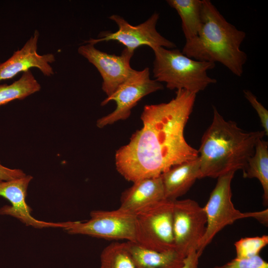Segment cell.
I'll list each match as a JSON object with an SVG mask.
<instances>
[{
	"instance_id": "6da1fadb",
	"label": "cell",
	"mask_w": 268,
	"mask_h": 268,
	"mask_svg": "<svg viewBox=\"0 0 268 268\" xmlns=\"http://www.w3.org/2000/svg\"><path fill=\"white\" fill-rule=\"evenodd\" d=\"M196 94L177 90L168 102L144 106L142 127L116 152V169L126 180L134 183L159 177L172 167L199 157L198 150L184 136Z\"/></svg>"
},
{
	"instance_id": "7a4b0ae2",
	"label": "cell",
	"mask_w": 268,
	"mask_h": 268,
	"mask_svg": "<svg viewBox=\"0 0 268 268\" xmlns=\"http://www.w3.org/2000/svg\"><path fill=\"white\" fill-rule=\"evenodd\" d=\"M264 131H247L226 121L213 106L211 124L203 134L198 150L201 178H217L245 168Z\"/></svg>"
},
{
	"instance_id": "3957f363",
	"label": "cell",
	"mask_w": 268,
	"mask_h": 268,
	"mask_svg": "<svg viewBox=\"0 0 268 268\" xmlns=\"http://www.w3.org/2000/svg\"><path fill=\"white\" fill-rule=\"evenodd\" d=\"M202 22L197 36L186 41L183 54L197 61L219 63L241 77L247 60L240 49L246 33L228 22L209 0H202Z\"/></svg>"
},
{
	"instance_id": "277c9868",
	"label": "cell",
	"mask_w": 268,
	"mask_h": 268,
	"mask_svg": "<svg viewBox=\"0 0 268 268\" xmlns=\"http://www.w3.org/2000/svg\"><path fill=\"white\" fill-rule=\"evenodd\" d=\"M155 79L170 90L184 89L197 94L216 80L207 74L215 64L191 59L178 49L157 47L153 50Z\"/></svg>"
},
{
	"instance_id": "5b68a950",
	"label": "cell",
	"mask_w": 268,
	"mask_h": 268,
	"mask_svg": "<svg viewBox=\"0 0 268 268\" xmlns=\"http://www.w3.org/2000/svg\"><path fill=\"white\" fill-rule=\"evenodd\" d=\"M234 174L235 172L232 171L217 178L216 185L203 207L206 217V227L197 251L200 256L219 231L237 220L253 217L267 225L268 209L260 211L242 212L235 208L231 200V188Z\"/></svg>"
},
{
	"instance_id": "8992f818",
	"label": "cell",
	"mask_w": 268,
	"mask_h": 268,
	"mask_svg": "<svg viewBox=\"0 0 268 268\" xmlns=\"http://www.w3.org/2000/svg\"><path fill=\"white\" fill-rule=\"evenodd\" d=\"M174 201L165 199L134 214L136 240L134 242L159 252L175 250L173 232Z\"/></svg>"
},
{
	"instance_id": "52a82bcc",
	"label": "cell",
	"mask_w": 268,
	"mask_h": 268,
	"mask_svg": "<svg viewBox=\"0 0 268 268\" xmlns=\"http://www.w3.org/2000/svg\"><path fill=\"white\" fill-rule=\"evenodd\" d=\"M85 222L67 221L64 228L70 234H82L109 240L135 242V218L134 214L118 208L95 210Z\"/></svg>"
},
{
	"instance_id": "ba28073f",
	"label": "cell",
	"mask_w": 268,
	"mask_h": 268,
	"mask_svg": "<svg viewBox=\"0 0 268 268\" xmlns=\"http://www.w3.org/2000/svg\"><path fill=\"white\" fill-rule=\"evenodd\" d=\"M163 89L161 83L150 78L148 67L141 70L134 69L126 80L101 102V106H103L114 101L116 108L111 113L99 119L96 126L102 128L118 121L126 120L132 109L143 97Z\"/></svg>"
},
{
	"instance_id": "9c48e42d",
	"label": "cell",
	"mask_w": 268,
	"mask_h": 268,
	"mask_svg": "<svg viewBox=\"0 0 268 268\" xmlns=\"http://www.w3.org/2000/svg\"><path fill=\"white\" fill-rule=\"evenodd\" d=\"M206 227L203 207L189 199L174 201L173 232L175 250L177 252L185 258L192 252H197Z\"/></svg>"
},
{
	"instance_id": "30bf717a",
	"label": "cell",
	"mask_w": 268,
	"mask_h": 268,
	"mask_svg": "<svg viewBox=\"0 0 268 268\" xmlns=\"http://www.w3.org/2000/svg\"><path fill=\"white\" fill-rule=\"evenodd\" d=\"M109 18L117 24L118 30L115 32H103L98 38H91L85 43L95 45L101 42L117 41L133 53L142 46H148L152 50L160 47L167 49H174L176 47L173 42L162 36L157 31L156 27L159 18V14L157 13H154L146 21L137 25H131L123 17L117 14H113Z\"/></svg>"
},
{
	"instance_id": "8fae6325",
	"label": "cell",
	"mask_w": 268,
	"mask_h": 268,
	"mask_svg": "<svg viewBox=\"0 0 268 268\" xmlns=\"http://www.w3.org/2000/svg\"><path fill=\"white\" fill-rule=\"evenodd\" d=\"M77 52L99 72L103 80L102 89L107 97L112 94L134 70L130 61L134 53L126 48L117 56L101 51L94 45L86 43L79 46Z\"/></svg>"
},
{
	"instance_id": "7c38bea8",
	"label": "cell",
	"mask_w": 268,
	"mask_h": 268,
	"mask_svg": "<svg viewBox=\"0 0 268 268\" xmlns=\"http://www.w3.org/2000/svg\"><path fill=\"white\" fill-rule=\"evenodd\" d=\"M32 179V176L26 175L19 178L0 182V196L7 200L11 203L10 205L2 207L0 209V214L13 216L26 225L35 228H64L67 222H45L36 219L31 215L32 209L27 204L26 197L28 185Z\"/></svg>"
},
{
	"instance_id": "4fadbf2b",
	"label": "cell",
	"mask_w": 268,
	"mask_h": 268,
	"mask_svg": "<svg viewBox=\"0 0 268 268\" xmlns=\"http://www.w3.org/2000/svg\"><path fill=\"white\" fill-rule=\"evenodd\" d=\"M39 33L35 30L23 47L15 51L5 62L0 63V81L11 79L21 72L36 67L46 76H51L54 71L51 64L56 61L52 53L40 55L37 52Z\"/></svg>"
},
{
	"instance_id": "5bb4252c",
	"label": "cell",
	"mask_w": 268,
	"mask_h": 268,
	"mask_svg": "<svg viewBox=\"0 0 268 268\" xmlns=\"http://www.w3.org/2000/svg\"><path fill=\"white\" fill-rule=\"evenodd\" d=\"M166 199L161 176L141 179L124 191L118 208L134 214L141 209Z\"/></svg>"
},
{
	"instance_id": "9a60e30c",
	"label": "cell",
	"mask_w": 268,
	"mask_h": 268,
	"mask_svg": "<svg viewBox=\"0 0 268 268\" xmlns=\"http://www.w3.org/2000/svg\"><path fill=\"white\" fill-rule=\"evenodd\" d=\"M165 198L172 200L185 195L201 179L200 161L196 159L176 165L161 175Z\"/></svg>"
},
{
	"instance_id": "2e32d148",
	"label": "cell",
	"mask_w": 268,
	"mask_h": 268,
	"mask_svg": "<svg viewBox=\"0 0 268 268\" xmlns=\"http://www.w3.org/2000/svg\"><path fill=\"white\" fill-rule=\"evenodd\" d=\"M126 243L138 268H180L184 264L185 258L175 250L159 252L134 242Z\"/></svg>"
},
{
	"instance_id": "e0dca14e",
	"label": "cell",
	"mask_w": 268,
	"mask_h": 268,
	"mask_svg": "<svg viewBox=\"0 0 268 268\" xmlns=\"http://www.w3.org/2000/svg\"><path fill=\"white\" fill-rule=\"evenodd\" d=\"M181 19L182 28L186 41L197 36L202 25V0H167Z\"/></svg>"
},
{
	"instance_id": "ac0fdd59",
	"label": "cell",
	"mask_w": 268,
	"mask_h": 268,
	"mask_svg": "<svg viewBox=\"0 0 268 268\" xmlns=\"http://www.w3.org/2000/svg\"><path fill=\"white\" fill-rule=\"evenodd\" d=\"M243 171L244 178H256L260 181L263 190V204L268 206V142L267 141L263 138L258 141L254 153Z\"/></svg>"
},
{
	"instance_id": "d6986e66",
	"label": "cell",
	"mask_w": 268,
	"mask_h": 268,
	"mask_svg": "<svg viewBox=\"0 0 268 268\" xmlns=\"http://www.w3.org/2000/svg\"><path fill=\"white\" fill-rule=\"evenodd\" d=\"M41 86L30 70L10 84L0 85V106L14 100H22L40 91Z\"/></svg>"
},
{
	"instance_id": "ffe728a7",
	"label": "cell",
	"mask_w": 268,
	"mask_h": 268,
	"mask_svg": "<svg viewBox=\"0 0 268 268\" xmlns=\"http://www.w3.org/2000/svg\"><path fill=\"white\" fill-rule=\"evenodd\" d=\"M100 268H138L126 242H114L106 246L100 256Z\"/></svg>"
},
{
	"instance_id": "44dd1931",
	"label": "cell",
	"mask_w": 268,
	"mask_h": 268,
	"mask_svg": "<svg viewBox=\"0 0 268 268\" xmlns=\"http://www.w3.org/2000/svg\"><path fill=\"white\" fill-rule=\"evenodd\" d=\"M268 244V236L242 238L235 244L236 258H248L259 255Z\"/></svg>"
},
{
	"instance_id": "7402d4cb",
	"label": "cell",
	"mask_w": 268,
	"mask_h": 268,
	"mask_svg": "<svg viewBox=\"0 0 268 268\" xmlns=\"http://www.w3.org/2000/svg\"><path fill=\"white\" fill-rule=\"evenodd\" d=\"M213 268H268V263L259 255L248 258H235Z\"/></svg>"
},
{
	"instance_id": "603a6c76",
	"label": "cell",
	"mask_w": 268,
	"mask_h": 268,
	"mask_svg": "<svg viewBox=\"0 0 268 268\" xmlns=\"http://www.w3.org/2000/svg\"><path fill=\"white\" fill-rule=\"evenodd\" d=\"M244 96L256 110L260 119L266 135L268 134V111L258 100L256 96L248 90L243 91Z\"/></svg>"
},
{
	"instance_id": "cb8c5ba5",
	"label": "cell",
	"mask_w": 268,
	"mask_h": 268,
	"mask_svg": "<svg viewBox=\"0 0 268 268\" xmlns=\"http://www.w3.org/2000/svg\"><path fill=\"white\" fill-rule=\"evenodd\" d=\"M25 175L26 174L22 170L8 168L0 162V182L11 180Z\"/></svg>"
},
{
	"instance_id": "d4e9b609",
	"label": "cell",
	"mask_w": 268,
	"mask_h": 268,
	"mask_svg": "<svg viewBox=\"0 0 268 268\" xmlns=\"http://www.w3.org/2000/svg\"><path fill=\"white\" fill-rule=\"evenodd\" d=\"M200 256L196 251L192 252L185 257L184 264L180 268H198Z\"/></svg>"
}]
</instances>
